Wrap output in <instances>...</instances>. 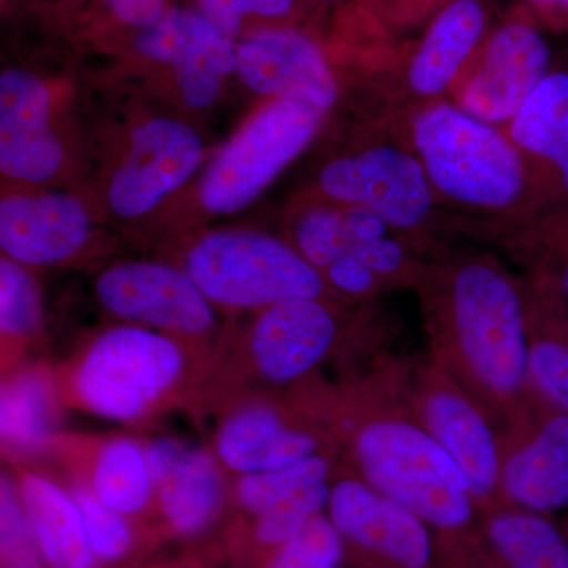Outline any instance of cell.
<instances>
[{
	"label": "cell",
	"instance_id": "obj_1",
	"mask_svg": "<svg viewBox=\"0 0 568 568\" xmlns=\"http://www.w3.org/2000/svg\"><path fill=\"white\" fill-rule=\"evenodd\" d=\"M414 152L436 194L481 212H508L528 190L526 155L510 136L458 104L436 102L413 122Z\"/></svg>",
	"mask_w": 568,
	"mask_h": 568
},
{
	"label": "cell",
	"instance_id": "obj_2",
	"mask_svg": "<svg viewBox=\"0 0 568 568\" xmlns=\"http://www.w3.org/2000/svg\"><path fill=\"white\" fill-rule=\"evenodd\" d=\"M358 465L369 485L437 528H462L473 515L465 476L426 429L402 420H377L355 439Z\"/></svg>",
	"mask_w": 568,
	"mask_h": 568
},
{
	"label": "cell",
	"instance_id": "obj_3",
	"mask_svg": "<svg viewBox=\"0 0 568 568\" xmlns=\"http://www.w3.org/2000/svg\"><path fill=\"white\" fill-rule=\"evenodd\" d=\"M183 268L212 304L227 308L264 310L290 298H320L324 291L320 268L304 254L254 231L203 235Z\"/></svg>",
	"mask_w": 568,
	"mask_h": 568
},
{
	"label": "cell",
	"instance_id": "obj_4",
	"mask_svg": "<svg viewBox=\"0 0 568 568\" xmlns=\"http://www.w3.org/2000/svg\"><path fill=\"white\" fill-rule=\"evenodd\" d=\"M185 368V351L170 335L123 325L88 347L71 390L78 405L95 416L134 422L178 386Z\"/></svg>",
	"mask_w": 568,
	"mask_h": 568
},
{
	"label": "cell",
	"instance_id": "obj_5",
	"mask_svg": "<svg viewBox=\"0 0 568 568\" xmlns=\"http://www.w3.org/2000/svg\"><path fill=\"white\" fill-rule=\"evenodd\" d=\"M323 110L293 100H272L223 145L200 186L205 211L227 215L252 204L315 140Z\"/></svg>",
	"mask_w": 568,
	"mask_h": 568
},
{
	"label": "cell",
	"instance_id": "obj_6",
	"mask_svg": "<svg viewBox=\"0 0 568 568\" xmlns=\"http://www.w3.org/2000/svg\"><path fill=\"white\" fill-rule=\"evenodd\" d=\"M452 316L462 353L496 394H515L529 376L528 336L514 284L485 263L463 265L452 283Z\"/></svg>",
	"mask_w": 568,
	"mask_h": 568
},
{
	"label": "cell",
	"instance_id": "obj_7",
	"mask_svg": "<svg viewBox=\"0 0 568 568\" xmlns=\"http://www.w3.org/2000/svg\"><path fill=\"white\" fill-rule=\"evenodd\" d=\"M320 185L336 203L375 213L396 231L428 222L436 197L417 153L387 144L328 163Z\"/></svg>",
	"mask_w": 568,
	"mask_h": 568
},
{
	"label": "cell",
	"instance_id": "obj_8",
	"mask_svg": "<svg viewBox=\"0 0 568 568\" xmlns=\"http://www.w3.org/2000/svg\"><path fill=\"white\" fill-rule=\"evenodd\" d=\"M100 304L112 315L162 334L203 338L216 325L212 302L173 265L132 261L112 265L95 283Z\"/></svg>",
	"mask_w": 568,
	"mask_h": 568
},
{
	"label": "cell",
	"instance_id": "obj_9",
	"mask_svg": "<svg viewBox=\"0 0 568 568\" xmlns=\"http://www.w3.org/2000/svg\"><path fill=\"white\" fill-rule=\"evenodd\" d=\"M203 155V140L186 123L155 118L136 126L108 186L112 212L138 219L153 211L196 173Z\"/></svg>",
	"mask_w": 568,
	"mask_h": 568
},
{
	"label": "cell",
	"instance_id": "obj_10",
	"mask_svg": "<svg viewBox=\"0 0 568 568\" xmlns=\"http://www.w3.org/2000/svg\"><path fill=\"white\" fill-rule=\"evenodd\" d=\"M549 48L526 24H508L489 39L476 69L459 84L458 106L480 121L510 123L549 74Z\"/></svg>",
	"mask_w": 568,
	"mask_h": 568
},
{
	"label": "cell",
	"instance_id": "obj_11",
	"mask_svg": "<svg viewBox=\"0 0 568 568\" xmlns=\"http://www.w3.org/2000/svg\"><path fill=\"white\" fill-rule=\"evenodd\" d=\"M235 73L246 88L327 111L338 100L334 71L315 41L293 29H263L237 43Z\"/></svg>",
	"mask_w": 568,
	"mask_h": 568
},
{
	"label": "cell",
	"instance_id": "obj_12",
	"mask_svg": "<svg viewBox=\"0 0 568 568\" xmlns=\"http://www.w3.org/2000/svg\"><path fill=\"white\" fill-rule=\"evenodd\" d=\"M63 160L51 126V99L37 74L9 69L0 77V170L22 182L50 181Z\"/></svg>",
	"mask_w": 568,
	"mask_h": 568
},
{
	"label": "cell",
	"instance_id": "obj_13",
	"mask_svg": "<svg viewBox=\"0 0 568 568\" xmlns=\"http://www.w3.org/2000/svg\"><path fill=\"white\" fill-rule=\"evenodd\" d=\"M91 216L73 194H18L0 203V246L26 267L63 263L88 244Z\"/></svg>",
	"mask_w": 568,
	"mask_h": 568
},
{
	"label": "cell",
	"instance_id": "obj_14",
	"mask_svg": "<svg viewBox=\"0 0 568 568\" xmlns=\"http://www.w3.org/2000/svg\"><path fill=\"white\" fill-rule=\"evenodd\" d=\"M336 332L335 317L320 298H290L267 306L254 321L250 357L268 383H293L323 361Z\"/></svg>",
	"mask_w": 568,
	"mask_h": 568
},
{
	"label": "cell",
	"instance_id": "obj_15",
	"mask_svg": "<svg viewBox=\"0 0 568 568\" xmlns=\"http://www.w3.org/2000/svg\"><path fill=\"white\" fill-rule=\"evenodd\" d=\"M328 518L342 536L405 568H425L432 541L425 521L364 481H338L328 497Z\"/></svg>",
	"mask_w": 568,
	"mask_h": 568
},
{
	"label": "cell",
	"instance_id": "obj_16",
	"mask_svg": "<svg viewBox=\"0 0 568 568\" xmlns=\"http://www.w3.org/2000/svg\"><path fill=\"white\" fill-rule=\"evenodd\" d=\"M315 437L284 424L274 407L252 403L224 418L215 436L220 463L239 476L271 473L316 454Z\"/></svg>",
	"mask_w": 568,
	"mask_h": 568
},
{
	"label": "cell",
	"instance_id": "obj_17",
	"mask_svg": "<svg viewBox=\"0 0 568 568\" xmlns=\"http://www.w3.org/2000/svg\"><path fill=\"white\" fill-rule=\"evenodd\" d=\"M426 432L457 463L470 495L487 496L499 480V452L491 428L465 396L436 392L426 399Z\"/></svg>",
	"mask_w": 568,
	"mask_h": 568
},
{
	"label": "cell",
	"instance_id": "obj_18",
	"mask_svg": "<svg viewBox=\"0 0 568 568\" xmlns=\"http://www.w3.org/2000/svg\"><path fill=\"white\" fill-rule=\"evenodd\" d=\"M17 488L44 562L51 568H93L95 556L71 493L29 470L18 476Z\"/></svg>",
	"mask_w": 568,
	"mask_h": 568
},
{
	"label": "cell",
	"instance_id": "obj_19",
	"mask_svg": "<svg viewBox=\"0 0 568 568\" xmlns=\"http://www.w3.org/2000/svg\"><path fill=\"white\" fill-rule=\"evenodd\" d=\"M507 495L536 514L568 507V413L541 426L532 440L503 467Z\"/></svg>",
	"mask_w": 568,
	"mask_h": 568
},
{
	"label": "cell",
	"instance_id": "obj_20",
	"mask_svg": "<svg viewBox=\"0 0 568 568\" xmlns=\"http://www.w3.org/2000/svg\"><path fill=\"white\" fill-rule=\"evenodd\" d=\"M485 29L484 7L477 0H455L440 11L410 59L407 84L433 99L457 80Z\"/></svg>",
	"mask_w": 568,
	"mask_h": 568
},
{
	"label": "cell",
	"instance_id": "obj_21",
	"mask_svg": "<svg viewBox=\"0 0 568 568\" xmlns=\"http://www.w3.org/2000/svg\"><path fill=\"white\" fill-rule=\"evenodd\" d=\"M226 493L216 455L190 447L155 488L160 514L171 532L181 537L200 536L211 528L222 515Z\"/></svg>",
	"mask_w": 568,
	"mask_h": 568
},
{
	"label": "cell",
	"instance_id": "obj_22",
	"mask_svg": "<svg viewBox=\"0 0 568 568\" xmlns=\"http://www.w3.org/2000/svg\"><path fill=\"white\" fill-rule=\"evenodd\" d=\"M508 136L552 168L568 193V73H549L508 123Z\"/></svg>",
	"mask_w": 568,
	"mask_h": 568
},
{
	"label": "cell",
	"instance_id": "obj_23",
	"mask_svg": "<svg viewBox=\"0 0 568 568\" xmlns=\"http://www.w3.org/2000/svg\"><path fill=\"white\" fill-rule=\"evenodd\" d=\"M58 424V399L41 369H24L3 381L0 394V435L3 446L32 452L51 439Z\"/></svg>",
	"mask_w": 568,
	"mask_h": 568
},
{
	"label": "cell",
	"instance_id": "obj_24",
	"mask_svg": "<svg viewBox=\"0 0 568 568\" xmlns=\"http://www.w3.org/2000/svg\"><path fill=\"white\" fill-rule=\"evenodd\" d=\"M138 51L151 61L174 63L209 55L235 71L237 44L201 11L170 10L155 24L142 29Z\"/></svg>",
	"mask_w": 568,
	"mask_h": 568
},
{
	"label": "cell",
	"instance_id": "obj_25",
	"mask_svg": "<svg viewBox=\"0 0 568 568\" xmlns=\"http://www.w3.org/2000/svg\"><path fill=\"white\" fill-rule=\"evenodd\" d=\"M88 484L102 503L125 517L141 514L155 495L145 447L129 437L100 446Z\"/></svg>",
	"mask_w": 568,
	"mask_h": 568
},
{
	"label": "cell",
	"instance_id": "obj_26",
	"mask_svg": "<svg viewBox=\"0 0 568 568\" xmlns=\"http://www.w3.org/2000/svg\"><path fill=\"white\" fill-rule=\"evenodd\" d=\"M488 537L508 568H568L567 538L536 511L497 515Z\"/></svg>",
	"mask_w": 568,
	"mask_h": 568
},
{
	"label": "cell",
	"instance_id": "obj_27",
	"mask_svg": "<svg viewBox=\"0 0 568 568\" xmlns=\"http://www.w3.org/2000/svg\"><path fill=\"white\" fill-rule=\"evenodd\" d=\"M327 474V462L313 455L283 469L239 476L234 488L235 500L246 514L260 517L301 489L325 481Z\"/></svg>",
	"mask_w": 568,
	"mask_h": 568
},
{
	"label": "cell",
	"instance_id": "obj_28",
	"mask_svg": "<svg viewBox=\"0 0 568 568\" xmlns=\"http://www.w3.org/2000/svg\"><path fill=\"white\" fill-rule=\"evenodd\" d=\"M43 320L40 287L26 265L0 261V328L3 342H26Z\"/></svg>",
	"mask_w": 568,
	"mask_h": 568
},
{
	"label": "cell",
	"instance_id": "obj_29",
	"mask_svg": "<svg viewBox=\"0 0 568 568\" xmlns=\"http://www.w3.org/2000/svg\"><path fill=\"white\" fill-rule=\"evenodd\" d=\"M70 493L80 507L95 559L112 562L125 558L134 541L133 529L125 515L102 503L88 481H77Z\"/></svg>",
	"mask_w": 568,
	"mask_h": 568
},
{
	"label": "cell",
	"instance_id": "obj_30",
	"mask_svg": "<svg viewBox=\"0 0 568 568\" xmlns=\"http://www.w3.org/2000/svg\"><path fill=\"white\" fill-rule=\"evenodd\" d=\"M297 250L316 268H327L343 256H351L354 235L345 209L320 207L304 213L295 226Z\"/></svg>",
	"mask_w": 568,
	"mask_h": 568
},
{
	"label": "cell",
	"instance_id": "obj_31",
	"mask_svg": "<svg viewBox=\"0 0 568 568\" xmlns=\"http://www.w3.org/2000/svg\"><path fill=\"white\" fill-rule=\"evenodd\" d=\"M342 556V534L320 514L280 545L268 568H338Z\"/></svg>",
	"mask_w": 568,
	"mask_h": 568
},
{
	"label": "cell",
	"instance_id": "obj_32",
	"mask_svg": "<svg viewBox=\"0 0 568 568\" xmlns=\"http://www.w3.org/2000/svg\"><path fill=\"white\" fill-rule=\"evenodd\" d=\"M328 497L331 489L325 481L301 489L278 506L256 517L254 537L264 547H280L304 528L310 519L321 514L328 504Z\"/></svg>",
	"mask_w": 568,
	"mask_h": 568
},
{
	"label": "cell",
	"instance_id": "obj_33",
	"mask_svg": "<svg viewBox=\"0 0 568 568\" xmlns=\"http://www.w3.org/2000/svg\"><path fill=\"white\" fill-rule=\"evenodd\" d=\"M0 517H2L3 567L28 566L40 568L43 562L39 545L26 517L17 481L2 477L0 495Z\"/></svg>",
	"mask_w": 568,
	"mask_h": 568
},
{
	"label": "cell",
	"instance_id": "obj_34",
	"mask_svg": "<svg viewBox=\"0 0 568 568\" xmlns=\"http://www.w3.org/2000/svg\"><path fill=\"white\" fill-rule=\"evenodd\" d=\"M529 377L538 390L568 413V342L540 339L530 346Z\"/></svg>",
	"mask_w": 568,
	"mask_h": 568
},
{
	"label": "cell",
	"instance_id": "obj_35",
	"mask_svg": "<svg viewBox=\"0 0 568 568\" xmlns=\"http://www.w3.org/2000/svg\"><path fill=\"white\" fill-rule=\"evenodd\" d=\"M173 71L183 102L204 110L219 99L223 78L233 73L222 62L209 55L174 63Z\"/></svg>",
	"mask_w": 568,
	"mask_h": 568
},
{
	"label": "cell",
	"instance_id": "obj_36",
	"mask_svg": "<svg viewBox=\"0 0 568 568\" xmlns=\"http://www.w3.org/2000/svg\"><path fill=\"white\" fill-rule=\"evenodd\" d=\"M294 0H200L201 13L226 36L241 31L245 18H278L290 13Z\"/></svg>",
	"mask_w": 568,
	"mask_h": 568
},
{
	"label": "cell",
	"instance_id": "obj_37",
	"mask_svg": "<svg viewBox=\"0 0 568 568\" xmlns=\"http://www.w3.org/2000/svg\"><path fill=\"white\" fill-rule=\"evenodd\" d=\"M328 282L343 293L362 295L376 286L377 276L368 265L354 256H343L325 268Z\"/></svg>",
	"mask_w": 568,
	"mask_h": 568
},
{
	"label": "cell",
	"instance_id": "obj_38",
	"mask_svg": "<svg viewBox=\"0 0 568 568\" xmlns=\"http://www.w3.org/2000/svg\"><path fill=\"white\" fill-rule=\"evenodd\" d=\"M144 447L149 473H151L153 487L156 488L178 465L179 458L182 457L186 446L179 443V440L171 439V437H159V439L152 440Z\"/></svg>",
	"mask_w": 568,
	"mask_h": 568
},
{
	"label": "cell",
	"instance_id": "obj_39",
	"mask_svg": "<svg viewBox=\"0 0 568 568\" xmlns=\"http://www.w3.org/2000/svg\"><path fill=\"white\" fill-rule=\"evenodd\" d=\"M112 13L122 22L145 29L166 13L164 0H106Z\"/></svg>",
	"mask_w": 568,
	"mask_h": 568
},
{
	"label": "cell",
	"instance_id": "obj_40",
	"mask_svg": "<svg viewBox=\"0 0 568 568\" xmlns=\"http://www.w3.org/2000/svg\"><path fill=\"white\" fill-rule=\"evenodd\" d=\"M536 2L544 3V6L560 7V9L568 10V0H536Z\"/></svg>",
	"mask_w": 568,
	"mask_h": 568
},
{
	"label": "cell",
	"instance_id": "obj_41",
	"mask_svg": "<svg viewBox=\"0 0 568 568\" xmlns=\"http://www.w3.org/2000/svg\"><path fill=\"white\" fill-rule=\"evenodd\" d=\"M560 283H562L564 293H566L568 297V256L566 260V264H564L562 275H560Z\"/></svg>",
	"mask_w": 568,
	"mask_h": 568
},
{
	"label": "cell",
	"instance_id": "obj_42",
	"mask_svg": "<svg viewBox=\"0 0 568 568\" xmlns=\"http://www.w3.org/2000/svg\"><path fill=\"white\" fill-rule=\"evenodd\" d=\"M3 568H36V567H28V566H11V567H3Z\"/></svg>",
	"mask_w": 568,
	"mask_h": 568
}]
</instances>
